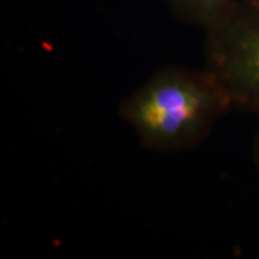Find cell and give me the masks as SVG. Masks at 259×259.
<instances>
[{
    "label": "cell",
    "instance_id": "cell-1",
    "mask_svg": "<svg viewBox=\"0 0 259 259\" xmlns=\"http://www.w3.org/2000/svg\"><path fill=\"white\" fill-rule=\"evenodd\" d=\"M229 111L228 96L209 70L177 65L156 71L119 107L141 144L160 154L198 148Z\"/></svg>",
    "mask_w": 259,
    "mask_h": 259
},
{
    "label": "cell",
    "instance_id": "cell-2",
    "mask_svg": "<svg viewBox=\"0 0 259 259\" xmlns=\"http://www.w3.org/2000/svg\"><path fill=\"white\" fill-rule=\"evenodd\" d=\"M204 56L232 109L259 118V0H236L205 30Z\"/></svg>",
    "mask_w": 259,
    "mask_h": 259
},
{
    "label": "cell",
    "instance_id": "cell-3",
    "mask_svg": "<svg viewBox=\"0 0 259 259\" xmlns=\"http://www.w3.org/2000/svg\"><path fill=\"white\" fill-rule=\"evenodd\" d=\"M168 8L185 23L208 30L231 10L236 0H164Z\"/></svg>",
    "mask_w": 259,
    "mask_h": 259
},
{
    "label": "cell",
    "instance_id": "cell-4",
    "mask_svg": "<svg viewBox=\"0 0 259 259\" xmlns=\"http://www.w3.org/2000/svg\"><path fill=\"white\" fill-rule=\"evenodd\" d=\"M253 158H254V162H255V166H257V169L259 171V131H258L257 137H255V141H254Z\"/></svg>",
    "mask_w": 259,
    "mask_h": 259
}]
</instances>
